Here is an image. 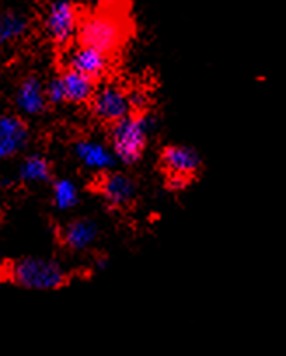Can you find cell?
<instances>
[{"instance_id": "obj_1", "label": "cell", "mask_w": 286, "mask_h": 356, "mask_svg": "<svg viewBox=\"0 0 286 356\" xmlns=\"http://www.w3.org/2000/svg\"><path fill=\"white\" fill-rule=\"evenodd\" d=\"M154 126V119L143 114H131L115 122L112 128L114 156L124 164L138 163L147 149L149 135Z\"/></svg>"}, {"instance_id": "obj_2", "label": "cell", "mask_w": 286, "mask_h": 356, "mask_svg": "<svg viewBox=\"0 0 286 356\" xmlns=\"http://www.w3.org/2000/svg\"><path fill=\"white\" fill-rule=\"evenodd\" d=\"M11 278L26 289L53 290L63 285L65 273L51 260L25 259L11 267Z\"/></svg>"}, {"instance_id": "obj_3", "label": "cell", "mask_w": 286, "mask_h": 356, "mask_svg": "<svg viewBox=\"0 0 286 356\" xmlns=\"http://www.w3.org/2000/svg\"><path fill=\"white\" fill-rule=\"evenodd\" d=\"M124 26L114 15H94L83 22L79 29V37L83 46L94 47L103 53L117 49L124 40Z\"/></svg>"}, {"instance_id": "obj_4", "label": "cell", "mask_w": 286, "mask_h": 356, "mask_svg": "<svg viewBox=\"0 0 286 356\" xmlns=\"http://www.w3.org/2000/svg\"><path fill=\"white\" fill-rule=\"evenodd\" d=\"M131 111L129 95L119 86H103L93 97V112L98 119L105 122L115 124V122L131 115Z\"/></svg>"}, {"instance_id": "obj_5", "label": "cell", "mask_w": 286, "mask_h": 356, "mask_svg": "<svg viewBox=\"0 0 286 356\" xmlns=\"http://www.w3.org/2000/svg\"><path fill=\"white\" fill-rule=\"evenodd\" d=\"M77 23H79L77 9L68 0H54L47 8L44 25L54 42L67 44L76 33Z\"/></svg>"}, {"instance_id": "obj_6", "label": "cell", "mask_w": 286, "mask_h": 356, "mask_svg": "<svg viewBox=\"0 0 286 356\" xmlns=\"http://www.w3.org/2000/svg\"><path fill=\"white\" fill-rule=\"evenodd\" d=\"M161 164L168 177H178L190 182L203 168V159L192 147L168 145L161 154Z\"/></svg>"}, {"instance_id": "obj_7", "label": "cell", "mask_w": 286, "mask_h": 356, "mask_svg": "<svg viewBox=\"0 0 286 356\" xmlns=\"http://www.w3.org/2000/svg\"><path fill=\"white\" fill-rule=\"evenodd\" d=\"M68 65H70V70L87 75L94 81L107 72L108 54L100 49H94V47L81 46L79 49L72 51L70 56H68Z\"/></svg>"}, {"instance_id": "obj_8", "label": "cell", "mask_w": 286, "mask_h": 356, "mask_svg": "<svg viewBox=\"0 0 286 356\" xmlns=\"http://www.w3.org/2000/svg\"><path fill=\"white\" fill-rule=\"evenodd\" d=\"M101 194L110 207H126L135 200L136 186L126 175L114 173L101 182Z\"/></svg>"}, {"instance_id": "obj_9", "label": "cell", "mask_w": 286, "mask_h": 356, "mask_svg": "<svg viewBox=\"0 0 286 356\" xmlns=\"http://www.w3.org/2000/svg\"><path fill=\"white\" fill-rule=\"evenodd\" d=\"M16 102H18V107L22 108L25 114H40V112H44L47 104L46 89L40 86V82L37 81V79H26L22 84V88H19Z\"/></svg>"}, {"instance_id": "obj_10", "label": "cell", "mask_w": 286, "mask_h": 356, "mask_svg": "<svg viewBox=\"0 0 286 356\" xmlns=\"http://www.w3.org/2000/svg\"><path fill=\"white\" fill-rule=\"evenodd\" d=\"M61 82H63L67 102H72V104H84L91 97H94V81L91 77H87V75L79 74L76 70H68L61 77Z\"/></svg>"}, {"instance_id": "obj_11", "label": "cell", "mask_w": 286, "mask_h": 356, "mask_svg": "<svg viewBox=\"0 0 286 356\" xmlns=\"http://www.w3.org/2000/svg\"><path fill=\"white\" fill-rule=\"evenodd\" d=\"M76 154L81 163L91 170H107L115 163L114 154L96 142H79L76 145Z\"/></svg>"}, {"instance_id": "obj_12", "label": "cell", "mask_w": 286, "mask_h": 356, "mask_svg": "<svg viewBox=\"0 0 286 356\" xmlns=\"http://www.w3.org/2000/svg\"><path fill=\"white\" fill-rule=\"evenodd\" d=\"M98 227L91 220H76L67 225L63 231L65 245L72 250H84L94 241Z\"/></svg>"}, {"instance_id": "obj_13", "label": "cell", "mask_w": 286, "mask_h": 356, "mask_svg": "<svg viewBox=\"0 0 286 356\" xmlns=\"http://www.w3.org/2000/svg\"><path fill=\"white\" fill-rule=\"evenodd\" d=\"M28 29V22L19 13L0 15V44H9L19 39Z\"/></svg>"}, {"instance_id": "obj_14", "label": "cell", "mask_w": 286, "mask_h": 356, "mask_svg": "<svg viewBox=\"0 0 286 356\" xmlns=\"http://www.w3.org/2000/svg\"><path fill=\"white\" fill-rule=\"evenodd\" d=\"M19 178L25 182H44L49 178V164L40 156L26 157L19 166Z\"/></svg>"}, {"instance_id": "obj_15", "label": "cell", "mask_w": 286, "mask_h": 356, "mask_svg": "<svg viewBox=\"0 0 286 356\" xmlns=\"http://www.w3.org/2000/svg\"><path fill=\"white\" fill-rule=\"evenodd\" d=\"M77 203V189L70 180H58L54 184V204L60 210H68L76 207Z\"/></svg>"}, {"instance_id": "obj_16", "label": "cell", "mask_w": 286, "mask_h": 356, "mask_svg": "<svg viewBox=\"0 0 286 356\" xmlns=\"http://www.w3.org/2000/svg\"><path fill=\"white\" fill-rule=\"evenodd\" d=\"M0 136L25 143L26 126L22 119L15 115H0Z\"/></svg>"}, {"instance_id": "obj_17", "label": "cell", "mask_w": 286, "mask_h": 356, "mask_svg": "<svg viewBox=\"0 0 286 356\" xmlns=\"http://www.w3.org/2000/svg\"><path fill=\"white\" fill-rule=\"evenodd\" d=\"M46 97H47V100L53 102V104H61V102H67V98H65V88H63V82H61V79H56V81H53L49 86H47Z\"/></svg>"}, {"instance_id": "obj_18", "label": "cell", "mask_w": 286, "mask_h": 356, "mask_svg": "<svg viewBox=\"0 0 286 356\" xmlns=\"http://www.w3.org/2000/svg\"><path fill=\"white\" fill-rule=\"evenodd\" d=\"M23 147V142H18V140L4 138L0 136V159H6V157L12 156V154L18 152Z\"/></svg>"}, {"instance_id": "obj_19", "label": "cell", "mask_w": 286, "mask_h": 356, "mask_svg": "<svg viewBox=\"0 0 286 356\" xmlns=\"http://www.w3.org/2000/svg\"><path fill=\"white\" fill-rule=\"evenodd\" d=\"M129 102H131L133 111H142L147 105V97L142 91H135V93L129 95Z\"/></svg>"}, {"instance_id": "obj_20", "label": "cell", "mask_w": 286, "mask_h": 356, "mask_svg": "<svg viewBox=\"0 0 286 356\" xmlns=\"http://www.w3.org/2000/svg\"><path fill=\"white\" fill-rule=\"evenodd\" d=\"M190 182H187V180H183V178H178V177H168V187L171 191H183L187 186H189Z\"/></svg>"}]
</instances>
